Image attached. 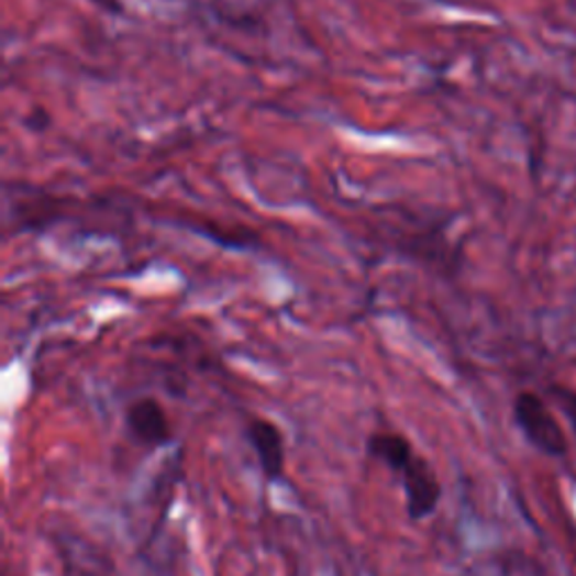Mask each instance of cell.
<instances>
[{
  "mask_svg": "<svg viewBox=\"0 0 576 576\" xmlns=\"http://www.w3.org/2000/svg\"><path fill=\"white\" fill-rule=\"evenodd\" d=\"M513 421L536 451L550 457L567 455L569 444L565 430L541 395L530 390L518 392L513 399Z\"/></svg>",
  "mask_w": 576,
  "mask_h": 576,
  "instance_id": "6da1fadb",
  "label": "cell"
},
{
  "mask_svg": "<svg viewBox=\"0 0 576 576\" xmlns=\"http://www.w3.org/2000/svg\"><path fill=\"white\" fill-rule=\"evenodd\" d=\"M401 483L406 494V511L412 522H421L437 511L442 500V483L423 455L417 453L412 457L401 473Z\"/></svg>",
  "mask_w": 576,
  "mask_h": 576,
  "instance_id": "7a4b0ae2",
  "label": "cell"
},
{
  "mask_svg": "<svg viewBox=\"0 0 576 576\" xmlns=\"http://www.w3.org/2000/svg\"><path fill=\"white\" fill-rule=\"evenodd\" d=\"M126 430L142 448H163L174 440V425L165 406L154 397H142L126 406Z\"/></svg>",
  "mask_w": 576,
  "mask_h": 576,
  "instance_id": "3957f363",
  "label": "cell"
},
{
  "mask_svg": "<svg viewBox=\"0 0 576 576\" xmlns=\"http://www.w3.org/2000/svg\"><path fill=\"white\" fill-rule=\"evenodd\" d=\"M246 437L257 453L264 477L268 483H281L286 475V442L281 428L266 417H251Z\"/></svg>",
  "mask_w": 576,
  "mask_h": 576,
  "instance_id": "277c9868",
  "label": "cell"
},
{
  "mask_svg": "<svg viewBox=\"0 0 576 576\" xmlns=\"http://www.w3.org/2000/svg\"><path fill=\"white\" fill-rule=\"evenodd\" d=\"M367 453L369 457L386 464L395 473H403V468L412 462L417 451L412 448L410 440L401 432L392 430H376L367 437Z\"/></svg>",
  "mask_w": 576,
  "mask_h": 576,
  "instance_id": "5b68a950",
  "label": "cell"
},
{
  "mask_svg": "<svg viewBox=\"0 0 576 576\" xmlns=\"http://www.w3.org/2000/svg\"><path fill=\"white\" fill-rule=\"evenodd\" d=\"M552 392L558 401V406L565 410V414L569 417L572 425L576 428V392H572L569 388H563V386H552Z\"/></svg>",
  "mask_w": 576,
  "mask_h": 576,
  "instance_id": "8992f818",
  "label": "cell"
},
{
  "mask_svg": "<svg viewBox=\"0 0 576 576\" xmlns=\"http://www.w3.org/2000/svg\"><path fill=\"white\" fill-rule=\"evenodd\" d=\"M38 118H43V124H45V126L51 124V115H47L45 111H38ZM27 124H30L32 129H36V131H41V129H43V126H41V120H36V115H34V113L27 118Z\"/></svg>",
  "mask_w": 576,
  "mask_h": 576,
  "instance_id": "52a82bcc",
  "label": "cell"
}]
</instances>
